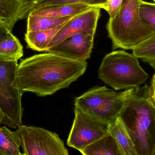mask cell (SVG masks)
<instances>
[{
	"instance_id": "obj_13",
	"label": "cell",
	"mask_w": 155,
	"mask_h": 155,
	"mask_svg": "<svg viewBox=\"0 0 155 155\" xmlns=\"http://www.w3.org/2000/svg\"><path fill=\"white\" fill-rule=\"evenodd\" d=\"M93 7L94 6L84 4L65 5L39 8L31 11L29 14L40 16L61 18L79 14Z\"/></svg>"
},
{
	"instance_id": "obj_20",
	"label": "cell",
	"mask_w": 155,
	"mask_h": 155,
	"mask_svg": "<svg viewBox=\"0 0 155 155\" xmlns=\"http://www.w3.org/2000/svg\"><path fill=\"white\" fill-rule=\"evenodd\" d=\"M132 51L133 54L143 61L155 60V32Z\"/></svg>"
},
{
	"instance_id": "obj_16",
	"label": "cell",
	"mask_w": 155,
	"mask_h": 155,
	"mask_svg": "<svg viewBox=\"0 0 155 155\" xmlns=\"http://www.w3.org/2000/svg\"><path fill=\"white\" fill-rule=\"evenodd\" d=\"M23 55V48L19 40L9 32L7 37L0 42V61H18Z\"/></svg>"
},
{
	"instance_id": "obj_4",
	"label": "cell",
	"mask_w": 155,
	"mask_h": 155,
	"mask_svg": "<svg viewBox=\"0 0 155 155\" xmlns=\"http://www.w3.org/2000/svg\"><path fill=\"white\" fill-rule=\"evenodd\" d=\"M98 77L116 90L137 88L149 78L133 54L117 51L106 54L98 70Z\"/></svg>"
},
{
	"instance_id": "obj_5",
	"label": "cell",
	"mask_w": 155,
	"mask_h": 155,
	"mask_svg": "<svg viewBox=\"0 0 155 155\" xmlns=\"http://www.w3.org/2000/svg\"><path fill=\"white\" fill-rule=\"evenodd\" d=\"M135 88L118 92L106 87H95L76 97L74 106L99 122L110 125L119 116Z\"/></svg>"
},
{
	"instance_id": "obj_14",
	"label": "cell",
	"mask_w": 155,
	"mask_h": 155,
	"mask_svg": "<svg viewBox=\"0 0 155 155\" xmlns=\"http://www.w3.org/2000/svg\"><path fill=\"white\" fill-rule=\"evenodd\" d=\"M65 24L50 30L26 31L25 40L27 47L37 51L46 52L51 41Z\"/></svg>"
},
{
	"instance_id": "obj_19",
	"label": "cell",
	"mask_w": 155,
	"mask_h": 155,
	"mask_svg": "<svg viewBox=\"0 0 155 155\" xmlns=\"http://www.w3.org/2000/svg\"><path fill=\"white\" fill-rule=\"evenodd\" d=\"M20 142L16 132L0 127V152L4 155H21Z\"/></svg>"
},
{
	"instance_id": "obj_18",
	"label": "cell",
	"mask_w": 155,
	"mask_h": 155,
	"mask_svg": "<svg viewBox=\"0 0 155 155\" xmlns=\"http://www.w3.org/2000/svg\"><path fill=\"white\" fill-rule=\"evenodd\" d=\"M106 2V0H35L27 9L25 10L21 15L20 20L27 18L29 13L31 11L43 7L84 4L102 9Z\"/></svg>"
},
{
	"instance_id": "obj_8",
	"label": "cell",
	"mask_w": 155,
	"mask_h": 155,
	"mask_svg": "<svg viewBox=\"0 0 155 155\" xmlns=\"http://www.w3.org/2000/svg\"><path fill=\"white\" fill-rule=\"evenodd\" d=\"M75 117L67 145L78 151L98 141L109 133V126L74 107Z\"/></svg>"
},
{
	"instance_id": "obj_1",
	"label": "cell",
	"mask_w": 155,
	"mask_h": 155,
	"mask_svg": "<svg viewBox=\"0 0 155 155\" xmlns=\"http://www.w3.org/2000/svg\"><path fill=\"white\" fill-rule=\"evenodd\" d=\"M86 61L68 59L51 53L35 54L21 61L16 71L18 88L38 96L51 95L69 87L85 72Z\"/></svg>"
},
{
	"instance_id": "obj_21",
	"label": "cell",
	"mask_w": 155,
	"mask_h": 155,
	"mask_svg": "<svg viewBox=\"0 0 155 155\" xmlns=\"http://www.w3.org/2000/svg\"><path fill=\"white\" fill-rule=\"evenodd\" d=\"M139 13L143 21L155 31V3L141 0Z\"/></svg>"
},
{
	"instance_id": "obj_30",
	"label": "cell",
	"mask_w": 155,
	"mask_h": 155,
	"mask_svg": "<svg viewBox=\"0 0 155 155\" xmlns=\"http://www.w3.org/2000/svg\"><path fill=\"white\" fill-rule=\"evenodd\" d=\"M153 1H154V2H155V0H153Z\"/></svg>"
},
{
	"instance_id": "obj_10",
	"label": "cell",
	"mask_w": 155,
	"mask_h": 155,
	"mask_svg": "<svg viewBox=\"0 0 155 155\" xmlns=\"http://www.w3.org/2000/svg\"><path fill=\"white\" fill-rule=\"evenodd\" d=\"M94 36L86 33L77 34L50 48L46 52L75 61H86L91 55Z\"/></svg>"
},
{
	"instance_id": "obj_7",
	"label": "cell",
	"mask_w": 155,
	"mask_h": 155,
	"mask_svg": "<svg viewBox=\"0 0 155 155\" xmlns=\"http://www.w3.org/2000/svg\"><path fill=\"white\" fill-rule=\"evenodd\" d=\"M25 155H69L57 134L41 127L21 125L15 131Z\"/></svg>"
},
{
	"instance_id": "obj_22",
	"label": "cell",
	"mask_w": 155,
	"mask_h": 155,
	"mask_svg": "<svg viewBox=\"0 0 155 155\" xmlns=\"http://www.w3.org/2000/svg\"><path fill=\"white\" fill-rule=\"evenodd\" d=\"M123 0H106L103 8L108 13L109 19L115 17L120 10Z\"/></svg>"
},
{
	"instance_id": "obj_9",
	"label": "cell",
	"mask_w": 155,
	"mask_h": 155,
	"mask_svg": "<svg viewBox=\"0 0 155 155\" xmlns=\"http://www.w3.org/2000/svg\"><path fill=\"white\" fill-rule=\"evenodd\" d=\"M100 10L98 7H93L66 23L51 41L46 52L50 48L77 34L86 33L94 35L100 17Z\"/></svg>"
},
{
	"instance_id": "obj_31",
	"label": "cell",
	"mask_w": 155,
	"mask_h": 155,
	"mask_svg": "<svg viewBox=\"0 0 155 155\" xmlns=\"http://www.w3.org/2000/svg\"><path fill=\"white\" fill-rule=\"evenodd\" d=\"M0 25H2H2H1V24H0Z\"/></svg>"
},
{
	"instance_id": "obj_25",
	"label": "cell",
	"mask_w": 155,
	"mask_h": 155,
	"mask_svg": "<svg viewBox=\"0 0 155 155\" xmlns=\"http://www.w3.org/2000/svg\"><path fill=\"white\" fill-rule=\"evenodd\" d=\"M35 0H23L25 4V7L22 13L24 12L25 9H27L32 3H33L34 2H35Z\"/></svg>"
},
{
	"instance_id": "obj_11",
	"label": "cell",
	"mask_w": 155,
	"mask_h": 155,
	"mask_svg": "<svg viewBox=\"0 0 155 155\" xmlns=\"http://www.w3.org/2000/svg\"><path fill=\"white\" fill-rule=\"evenodd\" d=\"M109 133L115 140L121 155H138L134 142L119 116L109 126Z\"/></svg>"
},
{
	"instance_id": "obj_2",
	"label": "cell",
	"mask_w": 155,
	"mask_h": 155,
	"mask_svg": "<svg viewBox=\"0 0 155 155\" xmlns=\"http://www.w3.org/2000/svg\"><path fill=\"white\" fill-rule=\"evenodd\" d=\"M119 117L138 155H155V104L150 86L135 89Z\"/></svg>"
},
{
	"instance_id": "obj_3",
	"label": "cell",
	"mask_w": 155,
	"mask_h": 155,
	"mask_svg": "<svg viewBox=\"0 0 155 155\" xmlns=\"http://www.w3.org/2000/svg\"><path fill=\"white\" fill-rule=\"evenodd\" d=\"M141 0H123L118 13L107 25L108 37L114 50H133L155 33L153 29L141 19Z\"/></svg>"
},
{
	"instance_id": "obj_12",
	"label": "cell",
	"mask_w": 155,
	"mask_h": 155,
	"mask_svg": "<svg viewBox=\"0 0 155 155\" xmlns=\"http://www.w3.org/2000/svg\"><path fill=\"white\" fill-rule=\"evenodd\" d=\"M24 7L23 0H0V24L12 32Z\"/></svg>"
},
{
	"instance_id": "obj_15",
	"label": "cell",
	"mask_w": 155,
	"mask_h": 155,
	"mask_svg": "<svg viewBox=\"0 0 155 155\" xmlns=\"http://www.w3.org/2000/svg\"><path fill=\"white\" fill-rule=\"evenodd\" d=\"M78 15L61 18H55L40 16L30 13L27 17L26 31H35L54 29L68 22Z\"/></svg>"
},
{
	"instance_id": "obj_28",
	"label": "cell",
	"mask_w": 155,
	"mask_h": 155,
	"mask_svg": "<svg viewBox=\"0 0 155 155\" xmlns=\"http://www.w3.org/2000/svg\"><path fill=\"white\" fill-rule=\"evenodd\" d=\"M0 155H4L3 154H2V153H1V152H0Z\"/></svg>"
},
{
	"instance_id": "obj_6",
	"label": "cell",
	"mask_w": 155,
	"mask_h": 155,
	"mask_svg": "<svg viewBox=\"0 0 155 155\" xmlns=\"http://www.w3.org/2000/svg\"><path fill=\"white\" fill-rule=\"evenodd\" d=\"M18 61H0V108L3 113L2 124L12 128L22 125L23 94L18 88L16 71Z\"/></svg>"
},
{
	"instance_id": "obj_17",
	"label": "cell",
	"mask_w": 155,
	"mask_h": 155,
	"mask_svg": "<svg viewBox=\"0 0 155 155\" xmlns=\"http://www.w3.org/2000/svg\"><path fill=\"white\" fill-rule=\"evenodd\" d=\"M79 152L83 155H121L115 140L109 133Z\"/></svg>"
},
{
	"instance_id": "obj_27",
	"label": "cell",
	"mask_w": 155,
	"mask_h": 155,
	"mask_svg": "<svg viewBox=\"0 0 155 155\" xmlns=\"http://www.w3.org/2000/svg\"><path fill=\"white\" fill-rule=\"evenodd\" d=\"M3 118V114L0 108V124H2V121Z\"/></svg>"
},
{
	"instance_id": "obj_26",
	"label": "cell",
	"mask_w": 155,
	"mask_h": 155,
	"mask_svg": "<svg viewBox=\"0 0 155 155\" xmlns=\"http://www.w3.org/2000/svg\"><path fill=\"white\" fill-rule=\"evenodd\" d=\"M145 62L149 64L155 71V60H151V61H147Z\"/></svg>"
},
{
	"instance_id": "obj_29",
	"label": "cell",
	"mask_w": 155,
	"mask_h": 155,
	"mask_svg": "<svg viewBox=\"0 0 155 155\" xmlns=\"http://www.w3.org/2000/svg\"><path fill=\"white\" fill-rule=\"evenodd\" d=\"M21 155H25L23 153H22L21 154Z\"/></svg>"
},
{
	"instance_id": "obj_24",
	"label": "cell",
	"mask_w": 155,
	"mask_h": 155,
	"mask_svg": "<svg viewBox=\"0 0 155 155\" xmlns=\"http://www.w3.org/2000/svg\"><path fill=\"white\" fill-rule=\"evenodd\" d=\"M9 32L11 31L4 26L0 25V42L7 37Z\"/></svg>"
},
{
	"instance_id": "obj_23",
	"label": "cell",
	"mask_w": 155,
	"mask_h": 155,
	"mask_svg": "<svg viewBox=\"0 0 155 155\" xmlns=\"http://www.w3.org/2000/svg\"><path fill=\"white\" fill-rule=\"evenodd\" d=\"M150 87V90H151V98L155 104V73L152 78Z\"/></svg>"
}]
</instances>
